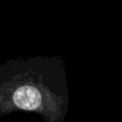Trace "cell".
I'll return each instance as SVG.
<instances>
[{
  "label": "cell",
  "instance_id": "cell-1",
  "mask_svg": "<svg viewBox=\"0 0 122 122\" xmlns=\"http://www.w3.org/2000/svg\"><path fill=\"white\" fill-rule=\"evenodd\" d=\"M12 99L14 104L20 109L34 110L41 105L42 94L32 85H21L15 89Z\"/></svg>",
  "mask_w": 122,
  "mask_h": 122
}]
</instances>
